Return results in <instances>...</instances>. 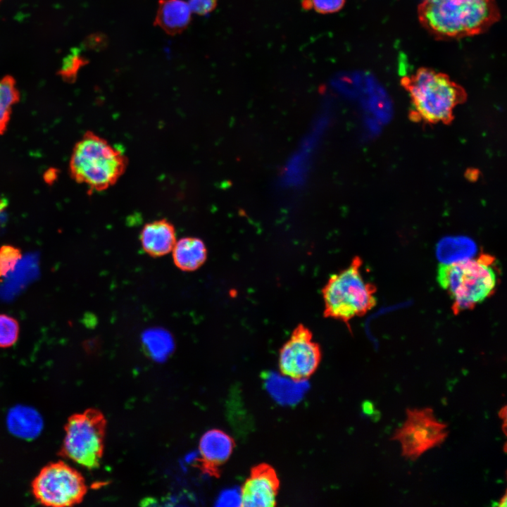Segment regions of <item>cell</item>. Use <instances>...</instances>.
<instances>
[{
	"label": "cell",
	"mask_w": 507,
	"mask_h": 507,
	"mask_svg": "<svg viewBox=\"0 0 507 507\" xmlns=\"http://www.w3.org/2000/svg\"><path fill=\"white\" fill-rule=\"evenodd\" d=\"M361 266V260L356 257L329 278L322 289L325 317L348 323L375 306V288L364 279Z\"/></svg>",
	"instance_id": "cell-5"
},
{
	"label": "cell",
	"mask_w": 507,
	"mask_h": 507,
	"mask_svg": "<svg viewBox=\"0 0 507 507\" xmlns=\"http://www.w3.org/2000/svg\"><path fill=\"white\" fill-rule=\"evenodd\" d=\"M418 20L438 39H458L487 32L501 18L496 0H422Z\"/></svg>",
	"instance_id": "cell-1"
},
{
	"label": "cell",
	"mask_w": 507,
	"mask_h": 507,
	"mask_svg": "<svg viewBox=\"0 0 507 507\" xmlns=\"http://www.w3.org/2000/svg\"><path fill=\"white\" fill-rule=\"evenodd\" d=\"M233 447L232 439L223 431L217 429L207 431L199 442L204 468L211 473L217 472L218 468L230 456Z\"/></svg>",
	"instance_id": "cell-12"
},
{
	"label": "cell",
	"mask_w": 507,
	"mask_h": 507,
	"mask_svg": "<svg viewBox=\"0 0 507 507\" xmlns=\"http://www.w3.org/2000/svg\"><path fill=\"white\" fill-rule=\"evenodd\" d=\"M18 321L11 316L0 314V347L13 346L18 339Z\"/></svg>",
	"instance_id": "cell-18"
},
{
	"label": "cell",
	"mask_w": 507,
	"mask_h": 507,
	"mask_svg": "<svg viewBox=\"0 0 507 507\" xmlns=\"http://www.w3.org/2000/svg\"><path fill=\"white\" fill-rule=\"evenodd\" d=\"M263 380L265 388L271 397L284 406L298 403L309 387L306 379H295L282 373L266 372Z\"/></svg>",
	"instance_id": "cell-13"
},
{
	"label": "cell",
	"mask_w": 507,
	"mask_h": 507,
	"mask_svg": "<svg viewBox=\"0 0 507 507\" xmlns=\"http://www.w3.org/2000/svg\"><path fill=\"white\" fill-rule=\"evenodd\" d=\"M173 252L174 264L186 272L199 269L207 258V249L199 238L187 237L176 241Z\"/></svg>",
	"instance_id": "cell-15"
},
{
	"label": "cell",
	"mask_w": 507,
	"mask_h": 507,
	"mask_svg": "<svg viewBox=\"0 0 507 507\" xmlns=\"http://www.w3.org/2000/svg\"><path fill=\"white\" fill-rule=\"evenodd\" d=\"M127 158L118 148L92 131L75 144L68 170L71 178L90 192H102L114 185L124 174Z\"/></svg>",
	"instance_id": "cell-2"
},
{
	"label": "cell",
	"mask_w": 507,
	"mask_h": 507,
	"mask_svg": "<svg viewBox=\"0 0 507 507\" xmlns=\"http://www.w3.org/2000/svg\"><path fill=\"white\" fill-rule=\"evenodd\" d=\"M106 420L95 409L71 415L65 426L63 456L87 468L99 464L104 451Z\"/></svg>",
	"instance_id": "cell-6"
},
{
	"label": "cell",
	"mask_w": 507,
	"mask_h": 507,
	"mask_svg": "<svg viewBox=\"0 0 507 507\" xmlns=\"http://www.w3.org/2000/svg\"><path fill=\"white\" fill-rule=\"evenodd\" d=\"M22 258L20 249L12 245H4L0 247V277L6 276L13 271L17 263Z\"/></svg>",
	"instance_id": "cell-20"
},
{
	"label": "cell",
	"mask_w": 507,
	"mask_h": 507,
	"mask_svg": "<svg viewBox=\"0 0 507 507\" xmlns=\"http://www.w3.org/2000/svg\"><path fill=\"white\" fill-rule=\"evenodd\" d=\"M192 13L206 15L217 6L218 0H188L187 1Z\"/></svg>",
	"instance_id": "cell-24"
},
{
	"label": "cell",
	"mask_w": 507,
	"mask_h": 507,
	"mask_svg": "<svg viewBox=\"0 0 507 507\" xmlns=\"http://www.w3.org/2000/svg\"><path fill=\"white\" fill-rule=\"evenodd\" d=\"M278 487V479L271 467L265 464L255 467L241 489L242 506H274Z\"/></svg>",
	"instance_id": "cell-10"
},
{
	"label": "cell",
	"mask_w": 507,
	"mask_h": 507,
	"mask_svg": "<svg viewBox=\"0 0 507 507\" xmlns=\"http://www.w3.org/2000/svg\"><path fill=\"white\" fill-rule=\"evenodd\" d=\"M363 412L368 416H371L376 410H375L374 404L372 401L366 400L362 403Z\"/></svg>",
	"instance_id": "cell-25"
},
{
	"label": "cell",
	"mask_w": 507,
	"mask_h": 507,
	"mask_svg": "<svg viewBox=\"0 0 507 507\" xmlns=\"http://www.w3.org/2000/svg\"><path fill=\"white\" fill-rule=\"evenodd\" d=\"M1 1H2V0H0V3L1 2Z\"/></svg>",
	"instance_id": "cell-29"
},
{
	"label": "cell",
	"mask_w": 507,
	"mask_h": 507,
	"mask_svg": "<svg viewBox=\"0 0 507 507\" xmlns=\"http://www.w3.org/2000/svg\"><path fill=\"white\" fill-rule=\"evenodd\" d=\"M346 0H308L309 8L320 14H332L343 8Z\"/></svg>",
	"instance_id": "cell-22"
},
{
	"label": "cell",
	"mask_w": 507,
	"mask_h": 507,
	"mask_svg": "<svg viewBox=\"0 0 507 507\" xmlns=\"http://www.w3.org/2000/svg\"><path fill=\"white\" fill-rule=\"evenodd\" d=\"M6 421L11 434L25 439L37 437L43 427V420L39 413L25 406L13 408L7 415Z\"/></svg>",
	"instance_id": "cell-16"
},
{
	"label": "cell",
	"mask_w": 507,
	"mask_h": 507,
	"mask_svg": "<svg viewBox=\"0 0 507 507\" xmlns=\"http://www.w3.org/2000/svg\"><path fill=\"white\" fill-rule=\"evenodd\" d=\"M85 64V61L78 54H73L67 58L59 72L61 77L68 82H73L76 78L79 69Z\"/></svg>",
	"instance_id": "cell-21"
},
{
	"label": "cell",
	"mask_w": 507,
	"mask_h": 507,
	"mask_svg": "<svg viewBox=\"0 0 507 507\" xmlns=\"http://www.w3.org/2000/svg\"><path fill=\"white\" fill-rule=\"evenodd\" d=\"M144 251L152 257H161L171 252L176 242L174 225L166 219L146 223L140 234Z\"/></svg>",
	"instance_id": "cell-11"
},
{
	"label": "cell",
	"mask_w": 507,
	"mask_h": 507,
	"mask_svg": "<svg viewBox=\"0 0 507 507\" xmlns=\"http://www.w3.org/2000/svg\"><path fill=\"white\" fill-rule=\"evenodd\" d=\"M499 416L501 419H503V420L506 419V406H504L503 408H501V409L499 412Z\"/></svg>",
	"instance_id": "cell-28"
},
{
	"label": "cell",
	"mask_w": 507,
	"mask_h": 507,
	"mask_svg": "<svg viewBox=\"0 0 507 507\" xmlns=\"http://www.w3.org/2000/svg\"><path fill=\"white\" fill-rule=\"evenodd\" d=\"M20 93L15 78L7 75L0 79V136L9 125L13 107L20 101Z\"/></svg>",
	"instance_id": "cell-17"
},
{
	"label": "cell",
	"mask_w": 507,
	"mask_h": 507,
	"mask_svg": "<svg viewBox=\"0 0 507 507\" xmlns=\"http://www.w3.org/2000/svg\"><path fill=\"white\" fill-rule=\"evenodd\" d=\"M35 499L46 506H71L82 501L87 486L82 475L59 461L41 469L32 482Z\"/></svg>",
	"instance_id": "cell-7"
},
{
	"label": "cell",
	"mask_w": 507,
	"mask_h": 507,
	"mask_svg": "<svg viewBox=\"0 0 507 507\" xmlns=\"http://www.w3.org/2000/svg\"><path fill=\"white\" fill-rule=\"evenodd\" d=\"M192 13L184 0H159L154 23L168 35H175L188 27Z\"/></svg>",
	"instance_id": "cell-14"
},
{
	"label": "cell",
	"mask_w": 507,
	"mask_h": 507,
	"mask_svg": "<svg viewBox=\"0 0 507 507\" xmlns=\"http://www.w3.org/2000/svg\"><path fill=\"white\" fill-rule=\"evenodd\" d=\"M320 359V348L313 340L312 332L299 324L280 351L279 368L286 375L303 380L315 372Z\"/></svg>",
	"instance_id": "cell-9"
},
{
	"label": "cell",
	"mask_w": 507,
	"mask_h": 507,
	"mask_svg": "<svg viewBox=\"0 0 507 507\" xmlns=\"http://www.w3.org/2000/svg\"><path fill=\"white\" fill-rule=\"evenodd\" d=\"M444 242L446 243L441 245L438 249V254L445 252V254L439 255L441 257L444 258L449 254L445 258L446 259H444V261L448 258H452V257L457 258L458 256H461L463 258V256L468 258L467 256L468 254H467V253L469 251L472 252L473 249H475L473 248L472 242H468V239H450L449 241L444 240Z\"/></svg>",
	"instance_id": "cell-19"
},
{
	"label": "cell",
	"mask_w": 507,
	"mask_h": 507,
	"mask_svg": "<svg viewBox=\"0 0 507 507\" xmlns=\"http://www.w3.org/2000/svg\"><path fill=\"white\" fill-rule=\"evenodd\" d=\"M406 413V420L391 438L400 443L401 456L406 458L418 459L448 437V425L436 418L431 408H407Z\"/></svg>",
	"instance_id": "cell-8"
},
{
	"label": "cell",
	"mask_w": 507,
	"mask_h": 507,
	"mask_svg": "<svg viewBox=\"0 0 507 507\" xmlns=\"http://www.w3.org/2000/svg\"><path fill=\"white\" fill-rule=\"evenodd\" d=\"M216 505L221 506H242L241 490L237 488L224 490L219 495Z\"/></svg>",
	"instance_id": "cell-23"
},
{
	"label": "cell",
	"mask_w": 507,
	"mask_h": 507,
	"mask_svg": "<svg viewBox=\"0 0 507 507\" xmlns=\"http://www.w3.org/2000/svg\"><path fill=\"white\" fill-rule=\"evenodd\" d=\"M437 280L449 295L456 314L472 309L494 292L497 283L495 258L481 254L475 258L441 263Z\"/></svg>",
	"instance_id": "cell-3"
},
{
	"label": "cell",
	"mask_w": 507,
	"mask_h": 507,
	"mask_svg": "<svg viewBox=\"0 0 507 507\" xmlns=\"http://www.w3.org/2000/svg\"><path fill=\"white\" fill-rule=\"evenodd\" d=\"M8 206V201L6 199L0 197V215L5 211Z\"/></svg>",
	"instance_id": "cell-26"
},
{
	"label": "cell",
	"mask_w": 507,
	"mask_h": 507,
	"mask_svg": "<svg viewBox=\"0 0 507 507\" xmlns=\"http://www.w3.org/2000/svg\"><path fill=\"white\" fill-rule=\"evenodd\" d=\"M401 84L409 94L416 114L429 123L449 120L464 97L462 87L446 74L425 67L405 76Z\"/></svg>",
	"instance_id": "cell-4"
},
{
	"label": "cell",
	"mask_w": 507,
	"mask_h": 507,
	"mask_svg": "<svg viewBox=\"0 0 507 507\" xmlns=\"http://www.w3.org/2000/svg\"><path fill=\"white\" fill-rule=\"evenodd\" d=\"M497 506L500 507H505L506 506V492H505L503 496L499 499Z\"/></svg>",
	"instance_id": "cell-27"
}]
</instances>
